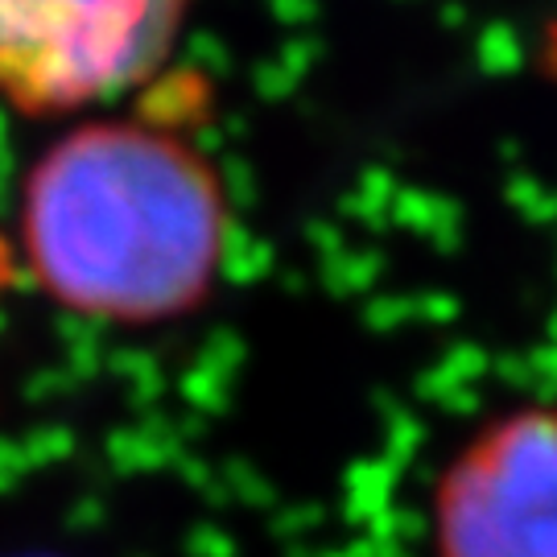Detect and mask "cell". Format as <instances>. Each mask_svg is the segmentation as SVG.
I'll return each mask as SVG.
<instances>
[{
  "mask_svg": "<svg viewBox=\"0 0 557 557\" xmlns=\"http://www.w3.org/2000/svg\"><path fill=\"white\" fill-rule=\"evenodd\" d=\"M190 0H0V103L83 112L137 87L174 50Z\"/></svg>",
  "mask_w": 557,
  "mask_h": 557,
  "instance_id": "obj_2",
  "label": "cell"
},
{
  "mask_svg": "<svg viewBox=\"0 0 557 557\" xmlns=\"http://www.w3.org/2000/svg\"><path fill=\"white\" fill-rule=\"evenodd\" d=\"M438 557H557V413H517L467 450L438 496Z\"/></svg>",
  "mask_w": 557,
  "mask_h": 557,
  "instance_id": "obj_3",
  "label": "cell"
},
{
  "mask_svg": "<svg viewBox=\"0 0 557 557\" xmlns=\"http://www.w3.org/2000/svg\"><path fill=\"white\" fill-rule=\"evenodd\" d=\"M21 244L66 310L161 322L207 298L227 252V199L211 161L178 133L87 120L29 170Z\"/></svg>",
  "mask_w": 557,
  "mask_h": 557,
  "instance_id": "obj_1",
  "label": "cell"
}]
</instances>
